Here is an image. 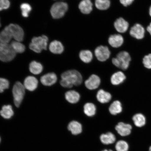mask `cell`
Returning <instances> with one entry per match:
<instances>
[{
	"label": "cell",
	"instance_id": "obj_1",
	"mask_svg": "<svg viewBox=\"0 0 151 151\" xmlns=\"http://www.w3.org/2000/svg\"><path fill=\"white\" fill-rule=\"evenodd\" d=\"M59 83L62 87L70 88L73 86H78L82 83V77L76 70H69L64 72L61 75Z\"/></svg>",
	"mask_w": 151,
	"mask_h": 151
},
{
	"label": "cell",
	"instance_id": "obj_2",
	"mask_svg": "<svg viewBox=\"0 0 151 151\" xmlns=\"http://www.w3.org/2000/svg\"><path fill=\"white\" fill-rule=\"evenodd\" d=\"M131 61L129 53L125 50H121L116 54V58H113L112 62L116 67L124 71L129 68Z\"/></svg>",
	"mask_w": 151,
	"mask_h": 151
},
{
	"label": "cell",
	"instance_id": "obj_3",
	"mask_svg": "<svg viewBox=\"0 0 151 151\" xmlns=\"http://www.w3.org/2000/svg\"><path fill=\"white\" fill-rule=\"evenodd\" d=\"M26 91L22 83L17 81L15 83L12 89L14 106L17 108H19L20 106L25 97Z\"/></svg>",
	"mask_w": 151,
	"mask_h": 151
},
{
	"label": "cell",
	"instance_id": "obj_4",
	"mask_svg": "<svg viewBox=\"0 0 151 151\" xmlns=\"http://www.w3.org/2000/svg\"><path fill=\"white\" fill-rule=\"evenodd\" d=\"M16 54L10 45L0 41V61L5 63L12 62Z\"/></svg>",
	"mask_w": 151,
	"mask_h": 151
},
{
	"label": "cell",
	"instance_id": "obj_5",
	"mask_svg": "<svg viewBox=\"0 0 151 151\" xmlns=\"http://www.w3.org/2000/svg\"><path fill=\"white\" fill-rule=\"evenodd\" d=\"M48 41V37L45 35L41 37H34L29 44V48L37 53H40L43 50H47Z\"/></svg>",
	"mask_w": 151,
	"mask_h": 151
},
{
	"label": "cell",
	"instance_id": "obj_6",
	"mask_svg": "<svg viewBox=\"0 0 151 151\" xmlns=\"http://www.w3.org/2000/svg\"><path fill=\"white\" fill-rule=\"evenodd\" d=\"M68 9V5L67 3L63 1L57 2L52 6L50 14L54 19H59L65 16Z\"/></svg>",
	"mask_w": 151,
	"mask_h": 151
},
{
	"label": "cell",
	"instance_id": "obj_7",
	"mask_svg": "<svg viewBox=\"0 0 151 151\" xmlns=\"http://www.w3.org/2000/svg\"><path fill=\"white\" fill-rule=\"evenodd\" d=\"M36 77L39 79L41 84L46 87L53 86L58 81V75L54 72H49Z\"/></svg>",
	"mask_w": 151,
	"mask_h": 151
},
{
	"label": "cell",
	"instance_id": "obj_8",
	"mask_svg": "<svg viewBox=\"0 0 151 151\" xmlns=\"http://www.w3.org/2000/svg\"><path fill=\"white\" fill-rule=\"evenodd\" d=\"M129 35L137 40H142L144 38L146 33V29L141 24L136 23L129 28Z\"/></svg>",
	"mask_w": 151,
	"mask_h": 151
},
{
	"label": "cell",
	"instance_id": "obj_9",
	"mask_svg": "<svg viewBox=\"0 0 151 151\" xmlns=\"http://www.w3.org/2000/svg\"><path fill=\"white\" fill-rule=\"evenodd\" d=\"M39 79L35 76L31 75L26 77L23 82L26 90L33 92L37 89L39 84Z\"/></svg>",
	"mask_w": 151,
	"mask_h": 151
},
{
	"label": "cell",
	"instance_id": "obj_10",
	"mask_svg": "<svg viewBox=\"0 0 151 151\" xmlns=\"http://www.w3.org/2000/svg\"><path fill=\"white\" fill-rule=\"evenodd\" d=\"M94 54L99 61L104 62L110 57L111 52L107 46L100 45L95 49Z\"/></svg>",
	"mask_w": 151,
	"mask_h": 151
},
{
	"label": "cell",
	"instance_id": "obj_11",
	"mask_svg": "<svg viewBox=\"0 0 151 151\" xmlns=\"http://www.w3.org/2000/svg\"><path fill=\"white\" fill-rule=\"evenodd\" d=\"M114 26L115 29L119 33L125 34L129 29V22L122 17L117 18L114 23Z\"/></svg>",
	"mask_w": 151,
	"mask_h": 151
},
{
	"label": "cell",
	"instance_id": "obj_12",
	"mask_svg": "<svg viewBox=\"0 0 151 151\" xmlns=\"http://www.w3.org/2000/svg\"><path fill=\"white\" fill-rule=\"evenodd\" d=\"M12 37L16 41L21 42L23 41L24 33L23 29L20 26L17 24H11L8 26Z\"/></svg>",
	"mask_w": 151,
	"mask_h": 151
},
{
	"label": "cell",
	"instance_id": "obj_13",
	"mask_svg": "<svg viewBox=\"0 0 151 151\" xmlns=\"http://www.w3.org/2000/svg\"><path fill=\"white\" fill-rule=\"evenodd\" d=\"M117 133L122 137H126L130 135L133 129V126L129 123L120 122L116 126Z\"/></svg>",
	"mask_w": 151,
	"mask_h": 151
},
{
	"label": "cell",
	"instance_id": "obj_14",
	"mask_svg": "<svg viewBox=\"0 0 151 151\" xmlns=\"http://www.w3.org/2000/svg\"><path fill=\"white\" fill-rule=\"evenodd\" d=\"M124 38L122 34H117L109 36L108 42L109 44L113 48H120L124 43Z\"/></svg>",
	"mask_w": 151,
	"mask_h": 151
},
{
	"label": "cell",
	"instance_id": "obj_15",
	"mask_svg": "<svg viewBox=\"0 0 151 151\" xmlns=\"http://www.w3.org/2000/svg\"><path fill=\"white\" fill-rule=\"evenodd\" d=\"M134 126L138 128H141L146 125L147 119L146 116L141 113H137L134 114L132 117Z\"/></svg>",
	"mask_w": 151,
	"mask_h": 151
},
{
	"label": "cell",
	"instance_id": "obj_16",
	"mask_svg": "<svg viewBox=\"0 0 151 151\" xmlns=\"http://www.w3.org/2000/svg\"><path fill=\"white\" fill-rule=\"evenodd\" d=\"M28 68L32 75L37 76L42 74L44 67L41 62L33 60L29 63Z\"/></svg>",
	"mask_w": 151,
	"mask_h": 151
},
{
	"label": "cell",
	"instance_id": "obj_17",
	"mask_svg": "<svg viewBox=\"0 0 151 151\" xmlns=\"http://www.w3.org/2000/svg\"><path fill=\"white\" fill-rule=\"evenodd\" d=\"M14 115V107L11 104L4 105L0 110V116L5 120L10 119Z\"/></svg>",
	"mask_w": 151,
	"mask_h": 151
},
{
	"label": "cell",
	"instance_id": "obj_18",
	"mask_svg": "<svg viewBox=\"0 0 151 151\" xmlns=\"http://www.w3.org/2000/svg\"><path fill=\"white\" fill-rule=\"evenodd\" d=\"M101 79L98 76L92 75L85 82V86L88 89L92 90L99 87L101 83Z\"/></svg>",
	"mask_w": 151,
	"mask_h": 151
},
{
	"label": "cell",
	"instance_id": "obj_19",
	"mask_svg": "<svg viewBox=\"0 0 151 151\" xmlns=\"http://www.w3.org/2000/svg\"><path fill=\"white\" fill-rule=\"evenodd\" d=\"M127 77L124 71H119L115 73L111 76V81L115 86H118L125 82Z\"/></svg>",
	"mask_w": 151,
	"mask_h": 151
},
{
	"label": "cell",
	"instance_id": "obj_20",
	"mask_svg": "<svg viewBox=\"0 0 151 151\" xmlns=\"http://www.w3.org/2000/svg\"><path fill=\"white\" fill-rule=\"evenodd\" d=\"M93 4L91 0H82L78 5V8L83 14H90L93 10Z\"/></svg>",
	"mask_w": 151,
	"mask_h": 151
},
{
	"label": "cell",
	"instance_id": "obj_21",
	"mask_svg": "<svg viewBox=\"0 0 151 151\" xmlns=\"http://www.w3.org/2000/svg\"><path fill=\"white\" fill-rule=\"evenodd\" d=\"M65 50L62 43L58 40H54L50 43L49 46V50L52 53L56 54H61Z\"/></svg>",
	"mask_w": 151,
	"mask_h": 151
},
{
	"label": "cell",
	"instance_id": "obj_22",
	"mask_svg": "<svg viewBox=\"0 0 151 151\" xmlns=\"http://www.w3.org/2000/svg\"><path fill=\"white\" fill-rule=\"evenodd\" d=\"M65 97L66 100L69 103L75 104L79 101L80 96L77 92L74 90H71L66 92Z\"/></svg>",
	"mask_w": 151,
	"mask_h": 151
},
{
	"label": "cell",
	"instance_id": "obj_23",
	"mask_svg": "<svg viewBox=\"0 0 151 151\" xmlns=\"http://www.w3.org/2000/svg\"><path fill=\"white\" fill-rule=\"evenodd\" d=\"M68 129L73 135H77L82 132V128L81 124L78 122L73 121L70 122L68 126Z\"/></svg>",
	"mask_w": 151,
	"mask_h": 151
},
{
	"label": "cell",
	"instance_id": "obj_24",
	"mask_svg": "<svg viewBox=\"0 0 151 151\" xmlns=\"http://www.w3.org/2000/svg\"><path fill=\"white\" fill-rule=\"evenodd\" d=\"M122 104L119 101H116L111 104L109 107V110L111 114L116 115L120 114L123 110Z\"/></svg>",
	"mask_w": 151,
	"mask_h": 151
},
{
	"label": "cell",
	"instance_id": "obj_25",
	"mask_svg": "<svg viewBox=\"0 0 151 151\" xmlns=\"http://www.w3.org/2000/svg\"><path fill=\"white\" fill-rule=\"evenodd\" d=\"M112 98L111 94L103 90H100L98 92L97 99L98 101L101 103H108Z\"/></svg>",
	"mask_w": 151,
	"mask_h": 151
},
{
	"label": "cell",
	"instance_id": "obj_26",
	"mask_svg": "<svg viewBox=\"0 0 151 151\" xmlns=\"http://www.w3.org/2000/svg\"><path fill=\"white\" fill-rule=\"evenodd\" d=\"M101 142L104 144L109 145L114 143L116 140L115 136L111 132L104 134L100 137Z\"/></svg>",
	"mask_w": 151,
	"mask_h": 151
},
{
	"label": "cell",
	"instance_id": "obj_27",
	"mask_svg": "<svg viewBox=\"0 0 151 151\" xmlns=\"http://www.w3.org/2000/svg\"><path fill=\"white\" fill-rule=\"evenodd\" d=\"M79 57L81 61L84 63H89L93 59V54L90 50H82L79 53Z\"/></svg>",
	"mask_w": 151,
	"mask_h": 151
},
{
	"label": "cell",
	"instance_id": "obj_28",
	"mask_svg": "<svg viewBox=\"0 0 151 151\" xmlns=\"http://www.w3.org/2000/svg\"><path fill=\"white\" fill-rule=\"evenodd\" d=\"M12 37V35L7 26L0 32V41L1 42L8 43Z\"/></svg>",
	"mask_w": 151,
	"mask_h": 151
},
{
	"label": "cell",
	"instance_id": "obj_29",
	"mask_svg": "<svg viewBox=\"0 0 151 151\" xmlns=\"http://www.w3.org/2000/svg\"><path fill=\"white\" fill-rule=\"evenodd\" d=\"M110 0H95L96 8L101 11L106 10L111 6Z\"/></svg>",
	"mask_w": 151,
	"mask_h": 151
},
{
	"label": "cell",
	"instance_id": "obj_30",
	"mask_svg": "<svg viewBox=\"0 0 151 151\" xmlns=\"http://www.w3.org/2000/svg\"><path fill=\"white\" fill-rule=\"evenodd\" d=\"M96 107L94 104L86 103L84 106V111L85 114L88 116H92L96 114Z\"/></svg>",
	"mask_w": 151,
	"mask_h": 151
},
{
	"label": "cell",
	"instance_id": "obj_31",
	"mask_svg": "<svg viewBox=\"0 0 151 151\" xmlns=\"http://www.w3.org/2000/svg\"><path fill=\"white\" fill-rule=\"evenodd\" d=\"M10 45L16 54H22L25 51V46L20 42L16 41H13Z\"/></svg>",
	"mask_w": 151,
	"mask_h": 151
},
{
	"label": "cell",
	"instance_id": "obj_32",
	"mask_svg": "<svg viewBox=\"0 0 151 151\" xmlns=\"http://www.w3.org/2000/svg\"><path fill=\"white\" fill-rule=\"evenodd\" d=\"M10 83L7 79L0 77V93H3L5 90L10 88Z\"/></svg>",
	"mask_w": 151,
	"mask_h": 151
},
{
	"label": "cell",
	"instance_id": "obj_33",
	"mask_svg": "<svg viewBox=\"0 0 151 151\" xmlns=\"http://www.w3.org/2000/svg\"><path fill=\"white\" fill-rule=\"evenodd\" d=\"M116 151H128L129 146L127 142L124 140H119L117 142L116 145Z\"/></svg>",
	"mask_w": 151,
	"mask_h": 151
},
{
	"label": "cell",
	"instance_id": "obj_34",
	"mask_svg": "<svg viewBox=\"0 0 151 151\" xmlns=\"http://www.w3.org/2000/svg\"><path fill=\"white\" fill-rule=\"evenodd\" d=\"M20 9L22 16L25 18L28 17L32 10L31 5L28 3H22L20 6Z\"/></svg>",
	"mask_w": 151,
	"mask_h": 151
},
{
	"label": "cell",
	"instance_id": "obj_35",
	"mask_svg": "<svg viewBox=\"0 0 151 151\" xmlns=\"http://www.w3.org/2000/svg\"><path fill=\"white\" fill-rule=\"evenodd\" d=\"M142 63L145 68L151 70V53L147 54L143 57Z\"/></svg>",
	"mask_w": 151,
	"mask_h": 151
},
{
	"label": "cell",
	"instance_id": "obj_36",
	"mask_svg": "<svg viewBox=\"0 0 151 151\" xmlns=\"http://www.w3.org/2000/svg\"><path fill=\"white\" fill-rule=\"evenodd\" d=\"M10 6L9 0H0V11L9 9Z\"/></svg>",
	"mask_w": 151,
	"mask_h": 151
},
{
	"label": "cell",
	"instance_id": "obj_37",
	"mask_svg": "<svg viewBox=\"0 0 151 151\" xmlns=\"http://www.w3.org/2000/svg\"><path fill=\"white\" fill-rule=\"evenodd\" d=\"M134 1L135 0H119L120 4L124 7L131 6Z\"/></svg>",
	"mask_w": 151,
	"mask_h": 151
},
{
	"label": "cell",
	"instance_id": "obj_38",
	"mask_svg": "<svg viewBox=\"0 0 151 151\" xmlns=\"http://www.w3.org/2000/svg\"><path fill=\"white\" fill-rule=\"evenodd\" d=\"M146 31L151 36V22L150 24L147 26L146 28Z\"/></svg>",
	"mask_w": 151,
	"mask_h": 151
},
{
	"label": "cell",
	"instance_id": "obj_39",
	"mask_svg": "<svg viewBox=\"0 0 151 151\" xmlns=\"http://www.w3.org/2000/svg\"><path fill=\"white\" fill-rule=\"evenodd\" d=\"M149 15H150V17L151 18V5H150V8H149Z\"/></svg>",
	"mask_w": 151,
	"mask_h": 151
},
{
	"label": "cell",
	"instance_id": "obj_40",
	"mask_svg": "<svg viewBox=\"0 0 151 151\" xmlns=\"http://www.w3.org/2000/svg\"><path fill=\"white\" fill-rule=\"evenodd\" d=\"M102 151H112V150H103Z\"/></svg>",
	"mask_w": 151,
	"mask_h": 151
},
{
	"label": "cell",
	"instance_id": "obj_41",
	"mask_svg": "<svg viewBox=\"0 0 151 151\" xmlns=\"http://www.w3.org/2000/svg\"><path fill=\"white\" fill-rule=\"evenodd\" d=\"M149 151H151V146L149 148Z\"/></svg>",
	"mask_w": 151,
	"mask_h": 151
},
{
	"label": "cell",
	"instance_id": "obj_42",
	"mask_svg": "<svg viewBox=\"0 0 151 151\" xmlns=\"http://www.w3.org/2000/svg\"><path fill=\"white\" fill-rule=\"evenodd\" d=\"M1 137H0V144H1Z\"/></svg>",
	"mask_w": 151,
	"mask_h": 151
},
{
	"label": "cell",
	"instance_id": "obj_43",
	"mask_svg": "<svg viewBox=\"0 0 151 151\" xmlns=\"http://www.w3.org/2000/svg\"><path fill=\"white\" fill-rule=\"evenodd\" d=\"M1 22H0V27H1Z\"/></svg>",
	"mask_w": 151,
	"mask_h": 151
}]
</instances>
